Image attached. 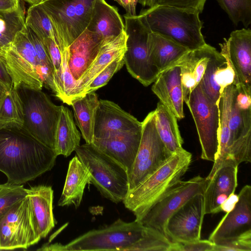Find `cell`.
<instances>
[{
	"label": "cell",
	"mask_w": 251,
	"mask_h": 251,
	"mask_svg": "<svg viewBox=\"0 0 251 251\" xmlns=\"http://www.w3.org/2000/svg\"><path fill=\"white\" fill-rule=\"evenodd\" d=\"M57 156L23 125L0 122V171L7 182L22 184L34 180L51 170Z\"/></svg>",
	"instance_id": "obj_1"
},
{
	"label": "cell",
	"mask_w": 251,
	"mask_h": 251,
	"mask_svg": "<svg viewBox=\"0 0 251 251\" xmlns=\"http://www.w3.org/2000/svg\"><path fill=\"white\" fill-rule=\"evenodd\" d=\"M192 154L184 150L173 153L157 170L136 188L129 190L123 202L140 222L149 210L174 188L188 169Z\"/></svg>",
	"instance_id": "obj_2"
},
{
	"label": "cell",
	"mask_w": 251,
	"mask_h": 251,
	"mask_svg": "<svg viewBox=\"0 0 251 251\" xmlns=\"http://www.w3.org/2000/svg\"><path fill=\"white\" fill-rule=\"evenodd\" d=\"M200 14L193 9L156 4L142 9L139 16L151 32L192 50L206 44Z\"/></svg>",
	"instance_id": "obj_3"
},
{
	"label": "cell",
	"mask_w": 251,
	"mask_h": 251,
	"mask_svg": "<svg viewBox=\"0 0 251 251\" xmlns=\"http://www.w3.org/2000/svg\"><path fill=\"white\" fill-rule=\"evenodd\" d=\"M148 229L141 222L135 220L126 222L118 219L111 225L90 230L65 245L47 244L37 250L135 251L138 243L145 236Z\"/></svg>",
	"instance_id": "obj_4"
},
{
	"label": "cell",
	"mask_w": 251,
	"mask_h": 251,
	"mask_svg": "<svg viewBox=\"0 0 251 251\" xmlns=\"http://www.w3.org/2000/svg\"><path fill=\"white\" fill-rule=\"evenodd\" d=\"M75 151L90 173V182L101 195L116 203L123 201L129 191L126 170L93 143L80 145Z\"/></svg>",
	"instance_id": "obj_5"
},
{
	"label": "cell",
	"mask_w": 251,
	"mask_h": 251,
	"mask_svg": "<svg viewBox=\"0 0 251 251\" xmlns=\"http://www.w3.org/2000/svg\"><path fill=\"white\" fill-rule=\"evenodd\" d=\"M24 110V126L36 139L54 150L61 105L54 104L41 90L20 85L17 89Z\"/></svg>",
	"instance_id": "obj_6"
},
{
	"label": "cell",
	"mask_w": 251,
	"mask_h": 251,
	"mask_svg": "<svg viewBox=\"0 0 251 251\" xmlns=\"http://www.w3.org/2000/svg\"><path fill=\"white\" fill-rule=\"evenodd\" d=\"M97 0H45L40 4L59 40L62 54L87 28Z\"/></svg>",
	"instance_id": "obj_7"
},
{
	"label": "cell",
	"mask_w": 251,
	"mask_h": 251,
	"mask_svg": "<svg viewBox=\"0 0 251 251\" xmlns=\"http://www.w3.org/2000/svg\"><path fill=\"white\" fill-rule=\"evenodd\" d=\"M25 28L17 33L12 44L1 50L0 60L12 78L13 88L23 85L42 90L41 66Z\"/></svg>",
	"instance_id": "obj_8"
},
{
	"label": "cell",
	"mask_w": 251,
	"mask_h": 251,
	"mask_svg": "<svg viewBox=\"0 0 251 251\" xmlns=\"http://www.w3.org/2000/svg\"><path fill=\"white\" fill-rule=\"evenodd\" d=\"M127 35L125 65L131 75L145 86L154 82L160 72L151 62L148 52L150 30L138 15H124Z\"/></svg>",
	"instance_id": "obj_9"
},
{
	"label": "cell",
	"mask_w": 251,
	"mask_h": 251,
	"mask_svg": "<svg viewBox=\"0 0 251 251\" xmlns=\"http://www.w3.org/2000/svg\"><path fill=\"white\" fill-rule=\"evenodd\" d=\"M184 102L195 123L201 146V158L214 162L219 149V110L203 92L200 83L186 97Z\"/></svg>",
	"instance_id": "obj_10"
},
{
	"label": "cell",
	"mask_w": 251,
	"mask_h": 251,
	"mask_svg": "<svg viewBox=\"0 0 251 251\" xmlns=\"http://www.w3.org/2000/svg\"><path fill=\"white\" fill-rule=\"evenodd\" d=\"M142 124L139 147L128 176L129 191L140 184L173 154L167 149L158 135L154 110L147 115Z\"/></svg>",
	"instance_id": "obj_11"
},
{
	"label": "cell",
	"mask_w": 251,
	"mask_h": 251,
	"mask_svg": "<svg viewBox=\"0 0 251 251\" xmlns=\"http://www.w3.org/2000/svg\"><path fill=\"white\" fill-rule=\"evenodd\" d=\"M209 181L206 177L200 176L187 181H180L149 210L141 223L169 239L166 226L169 218L194 196L203 194Z\"/></svg>",
	"instance_id": "obj_12"
},
{
	"label": "cell",
	"mask_w": 251,
	"mask_h": 251,
	"mask_svg": "<svg viewBox=\"0 0 251 251\" xmlns=\"http://www.w3.org/2000/svg\"><path fill=\"white\" fill-rule=\"evenodd\" d=\"M39 241L31 224L27 195L0 218V250L26 249Z\"/></svg>",
	"instance_id": "obj_13"
},
{
	"label": "cell",
	"mask_w": 251,
	"mask_h": 251,
	"mask_svg": "<svg viewBox=\"0 0 251 251\" xmlns=\"http://www.w3.org/2000/svg\"><path fill=\"white\" fill-rule=\"evenodd\" d=\"M224 39L219 44L220 53L234 71L233 84L237 90L251 95V30H234L227 39Z\"/></svg>",
	"instance_id": "obj_14"
},
{
	"label": "cell",
	"mask_w": 251,
	"mask_h": 251,
	"mask_svg": "<svg viewBox=\"0 0 251 251\" xmlns=\"http://www.w3.org/2000/svg\"><path fill=\"white\" fill-rule=\"evenodd\" d=\"M205 215L203 194L197 195L168 220L166 229L169 239L179 243L200 239Z\"/></svg>",
	"instance_id": "obj_15"
},
{
	"label": "cell",
	"mask_w": 251,
	"mask_h": 251,
	"mask_svg": "<svg viewBox=\"0 0 251 251\" xmlns=\"http://www.w3.org/2000/svg\"><path fill=\"white\" fill-rule=\"evenodd\" d=\"M234 207L222 218L209 239L215 245L251 230V187L241 190Z\"/></svg>",
	"instance_id": "obj_16"
},
{
	"label": "cell",
	"mask_w": 251,
	"mask_h": 251,
	"mask_svg": "<svg viewBox=\"0 0 251 251\" xmlns=\"http://www.w3.org/2000/svg\"><path fill=\"white\" fill-rule=\"evenodd\" d=\"M142 122L115 102L99 100L96 111L94 139H104L120 131L141 130Z\"/></svg>",
	"instance_id": "obj_17"
},
{
	"label": "cell",
	"mask_w": 251,
	"mask_h": 251,
	"mask_svg": "<svg viewBox=\"0 0 251 251\" xmlns=\"http://www.w3.org/2000/svg\"><path fill=\"white\" fill-rule=\"evenodd\" d=\"M30 220L40 241L46 238L54 227L53 213V191L51 186L39 185L27 189Z\"/></svg>",
	"instance_id": "obj_18"
},
{
	"label": "cell",
	"mask_w": 251,
	"mask_h": 251,
	"mask_svg": "<svg viewBox=\"0 0 251 251\" xmlns=\"http://www.w3.org/2000/svg\"><path fill=\"white\" fill-rule=\"evenodd\" d=\"M142 135V129L120 131L108 138L94 139L93 143L119 163L130 174L135 159Z\"/></svg>",
	"instance_id": "obj_19"
},
{
	"label": "cell",
	"mask_w": 251,
	"mask_h": 251,
	"mask_svg": "<svg viewBox=\"0 0 251 251\" xmlns=\"http://www.w3.org/2000/svg\"><path fill=\"white\" fill-rule=\"evenodd\" d=\"M160 102L177 118L184 117V97L182 92L181 71L174 65L163 71L158 75L151 87Z\"/></svg>",
	"instance_id": "obj_20"
},
{
	"label": "cell",
	"mask_w": 251,
	"mask_h": 251,
	"mask_svg": "<svg viewBox=\"0 0 251 251\" xmlns=\"http://www.w3.org/2000/svg\"><path fill=\"white\" fill-rule=\"evenodd\" d=\"M238 165L222 166L209 180L203 194L205 214L221 212V206L237 186Z\"/></svg>",
	"instance_id": "obj_21"
},
{
	"label": "cell",
	"mask_w": 251,
	"mask_h": 251,
	"mask_svg": "<svg viewBox=\"0 0 251 251\" xmlns=\"http://www.w3.org/2000/svg\"><path fill=\"white\" fill-rule=\"evenodd\" d=\"M127 35L125 30L119 35L103 40L100 50L91 65L76 81L77 97L84 91L92 80L114 60L123 57L126 50Z\"/></svg>",
	"instance_id": "obj_22"
},
{
	"label": "cell",
	"mask_w": 251,
	"mask_h": 251,
	"mask_svg": "<svg viewBox=\"0 0 251 251\" xmlns=\"http://www.w3.org/2000/svg\"><path fill=\"white\" fill-rule=\"evenodd\" d=\"M234 81V73L230 64L216 50L208 62L200 82L203 92L218 104L222 91Z\"/></svg>",
	"instance_id": "obj_23"
},
{
	"label": "cell",
	"mask_w": 251,
	"mask_h": 251,
	"mask_svg": "<svg viewBox=\"0 0 251 251\" xmlns=\"http://www.w3.org/2000/svg\"><path fill=\"white\" fill-rule=\"evenodd\" d=\"M216 50L206 44L200 49L189 50L174 64L180 69L184 100L200 82L208 62Z\"/></svg>",
	"instance_id": "obj_24"
},
{
	"label": "cell",
	"mask_w": 251,
	"mask_h": 251,
	"mask_svg": "<svg viewBox=\"0 0 251 251\" xmlns=\"http://www.w3.org/2000/svg\"><path fill=\"white\" fill-rule=\"evenodd\" d=\"M104 39L87 28L69 47V67L78 80L98 54Z\"/></svg>",
	"instance_id": "obj_25"
},
{
	"label": "cell",
	"mask_w": 251,
	"mask_h": 251,
	"mask_svg": "<svg viewBox=\"0 0 251 251\" xmlns=\"http://www.w3.org/2000/svg\"><path fill=\"white\" fill-rule=\"evenodd\" d=\"M237 91L232 83L222 91L218 102L220 117L219 149L213 166L206 179L210 180L216 172L228 161L229 149L231 146L229 119L231 104Z\"/></svg>",
	"instance_id": "obj_26"
},
{
	"label": "cell",
	"mask_w": 251,
	"mask_h": 251,
	"mask_svg": "<svg viewBox=\"0 0 251 251\" xmlns=\"http://www.w3.org/2000/svg\"><path fill=\"white\" fill-rule=\"evenodd\" d=\"M90 173L75 155L70 161L63 191L58 202L60 206L80 205L86 185L90 183Z\"/></svg>",
	"instance_id": "obj_27"
},
{
	"label": "cell",
	"mask_w": 251,
	"mask_h": 251,
	"mask_svg": "<svg viewBox=\"0 0 251 251\" xmlns=\"http://www.w3.org/2000/svg\"><path fill=\"white\" fill-rule=\"evenodd\" d=\"M125 24L117 8L105 0H97L87 29L104 39L119 35Z\"/></svg>",
	"instance_id": "obj_28"
},
{
	"label": "cell",
	"mask_w": 251,
	"mask_h": 251,
	"mask_svg": "<svg viewBox=\"0 0 251 251\" xmlns=\"http://www.w3.org/2000/svg\"><path fill=\"white\" fill-rule=\"evenodd\" d=\"M188 51L186 48L159 34L151 32L149 34V58L160 73L173 65Z\"/></svg>",
	"instance_id": "obj_29"
},
{
	"label": "cell",
	"mask_w": 251,
	"mask_h": 251,
	"mask_svg": "<svg viewBox=\"0 0 251 251\" xmlns=\"http://www.w3.org/2000/svg\"><path fill=\"white\" fill-rule=\"evenodd\" d=\"M154 111L156 128L167 149L172 154L183 151L177 118L160 101Z\"/></svg>",
	"instance_id": "obj_30"
},
{
	"label": "cell",
	"mask_w": 251,
	"mask_h": 251,
	"mask_svg": "<svg viewBox=\"0 0 251 251\" xmlns=\"http://www.w3.org/2000/svg\"><path fill=\"white\" fill-rule=\"evenodd\" d=\"M99 100L95 92L85 94L72 100L76 124L86 143H93L96 111Z\"/></svg>",
	"instance_id": "obj_31"
},
{
	"label": "cell",
	"mask_w": 251,
	"mask_h": 251,
	"mask_svg": "<svg viewBox=\"0 0 251 251\" xmlns=\"http://www.w3.org/2000/svg\"><path fill=\"white\" fill-rule=\"evenodd\" d=\"M80 134L71 110L61 105L55 135L54 151L57 155L68 157L80 146Z\"/></svg>",
	"instance_id": "obj_32"
},
{
	"label": "cell",
	"mask_w": 251,
	"mask_h": 251,
	"mask_svg": "<svg viewBox=\"0 0 251 251\" xmlns=\"http://www.w3.org/2000/svg\"><path fill=\"white\" fill-rule=\"evenodd\" d=\"M69 48L62 54V59L58 71L53 75V93L64 103L70 105L74 99L78 98L76 80L69 67Z\"/></svg>",
	"instance_id": "obj_33"
},
{
	"label": "cell",
	"mask_w": 251,
	"mask_h": 251,
	"mask_svg": "<svg viewBox=\"0 0 251 251\" xmlns=\"http://www.w3.org/2000/svg\"><path fill=\"white\" fill-rule=\"evenodd\" d=\"M25 23L26 25L33 30L41 40L46 38H50L54 41L61 52L60 42L51 21L40 4H33L29 7Z\"/></svg>",
	"instance_id": "obj_34"
},
{
	"label": "cell",
	"mask_w": 251,
	"mask_h": 251,
	"mask_svg": "<svg viewBox=\"0 0 251 251\" xmlns=\"http://www.w3.org/2000/svg\"><path fill=\"white\" fill-rule=\"evenodd\" d=\"M24 110L21 99L15 88L8 91L0 107V122L24 124Z\"/></svg>",
	"instance_id": "obj_35"
},
{
	"label": "cell",
	"mask_w": 251,
	"mask_h": 251,
	"mask_svg": "<svg viewBox=\"0 0 251 251\" xmlns=\"http://www.w3.org/2000/svg\"><path fill=\"white\" fill-rule=\"evenodd\" d=\"M251 162V122H249L246 125L242 134L231 145L226 164L239 165L242 162Z\"/></svg>",
	"instance_id": "obj_36"
},
{
	"label": "cell",
	"mask_w": 251,
	"mask_h": 251,
	"mask_svg": "<svg viewBox=\"0 0 251 251\" xmlns=\"http://www.w3.org/2000/svg\"><path fill=\"white\" fill-rule=\"evenodd\" d=\"M236 25L241 22L246 28L251 24V0H216Z\"/></svg>",
	"instance_id": "obj_37"
},
{
	"label": "cell",
	"mask_w": 251,
	"mask_h": 251,
	"mask_svg": "<svg viewBox=\"0 0 251 251\" xmlns=\"http://www.w3.org/2000/svg\"><path fill=\"white\" fill-rule=\"evenodd\" d=\"M27 195V189L23 184L7 182L0 184V218L15 203Z\"/></svg>",
	"instance_id": "obj_38"
},
{
	"label": "cell",
	"mask_w": 251,
	"mask_h": 251,
	"mask_svg": "<svg viewBox=\"0 0 251 251\" xmlns=\"http://www.w3.org/2000/svg\"><path fill=\"white\" fill-rule=\"evenodd\" d=\"M123 57L118 58L113 61L98 75L85 89L84 94L95 92L105 85L113 75L125 65Z\"/></svg>",
	"instance_id": "obj_39"
},
{
	"label": "cell",
	"mask_w": 251,
	"mask_h": 251,
	"mask_svg": "<svg viewBox=\"0 0 251 251\" xmlns=\"http://www.w3.org/2000/svg\"><path fill=\"white\" fill-rule=\"evenodd\" d=\"M251 251V230L215 245L214 251Z\"/></svg>",
	"instance_id": "obj_40"
},
{
	"label": "cell",
	"mask_w": 251,
	"mask_h": 251,
	"mask_svg": "<svg viewBox=\"0 0 251 251\" xmlns=\"http://www.w3.org/2000/svg\"><path fill=\"white\" fill-rule=\"evenodd\" d=\"M214 247L209 240L200 239L186 243L172 242L171 251H214Z\"/></svg>",
	"instance_id": "obj_41"
},
{
	"label": "cell",
	"mask_w": 251,
	"mask_h": 251,
	"mask_svg": "<svg viewBox=\"0 0 251 251\" xmlns=\"http://www.w3.org/2000/svg\"><path fill=\"white\" fill-rule=\"evenodd\" d=\"M25 28V20L13 24L0 30V52L1 50L13 42L18 32Z\"/></svg>",
	"instance_id": "obj_42"
},
{
	"label": "cell",
	"mask_w": 251,
	"mask_h": 251,
	"mask_svg": "<svg viewBox=\"0 0 251 251\" xmlns=\"http://www.w3.org/2000/svg\"><path fill=\"white\" fill-rule=\"evenodd\" d=\"M206 0H157V4L197 10L201 13Z\"/></svg>",
	"instance_id": "obj_43"
},
{
	"label": "cell",
	"mask_w": 251,
	"mask_h": 251,
	"mask_svg": "<svg viewBox=\"0 0 251 251\" xmlns=\"http://www.w3.org/2000/svg\"><path fill=\"white\" fill-rule=\"evenodd\" d=\"M41 41L52 63L54 74L58 71L61 64L62 59V53L58 45L52 39L50 38H46Z\"/></svg>",
	"instance_id": "obj_44"
},
{
	"label": "cell",
	"mask_w": 251,
	"mask_h": 251,
	"mask_svg": "<svg viewBox=\"0 0 251 251\" xmlns=\"http://www.w3.org/2000/svg\"><path fill=\"white\" fill-rule=\"evenodd\" d=\"M236 102L239 108L243 111L251 109V95L237 90Z\"/></svg>",
	"instance_id": "obj_45"
},
{
	"label": "cell",
	"mask_w": 251,
	"mask_h": 251,
	"mask_svg": "<svg viewBox=\"0 0 251 251\" xmlns=\"http://www.w3.org/2000/svg\"><path fill=\"white\" fill-rule=\"evenodd\" d=\"M0 83L9 91L13 88V81L5 65L0 60Z\"/></svg>",
	"instance_id": "obj_46"
},
{
	"label": "cell",
	"mask_w": 251,
	"mask_h": 251,
	"mask_svg": "<svg viewBox=\"0 0 251 251\" xmlns=\"http://www.w3.org/2000/svg\"><path fill=\"white\" fill-rule=\"evenodd\" d=\"M238 200V196L235 193L231 194L222 204L221 210L226 213L231 210Z\"/></svg>",
	"instance_id": "obj_47"
},
{
	"label": "cell",
	"mask_w": 251,
	"mask_h": 251,
	"mask_svg": "<svg viewBox=\"0 0 251 251\" xmlns=\"http://www.w3.org/2000/svg\"><path fill=\"white\" fill-rule=\"evenodd\" d=\"M20 5V0H0V11H13L16 10Z\"/></svg>",
	"instance_id": "obj_48"
},
{
	"label": "cell",
	"mask_w": 251,
	"mask_h": 251,
	"mask_svg": "<svg viewBox=\"0 0 251 251\" xmlns=\"http://www.w3.org/2000/svg\"><path fill=\"white\" fill-rule=\"evenodd\" d=\"M121 5L126 10V14L130 16L136 15V4L133 0H114Z\"/></svg>",
	"instance_id": "obj_49"
},
{
	"label": "cell",
	"mask_w": 251,
	"mask_h": 251,
	"mask_svg": "<svg viewBox=\"0 0 251 251\" xmlns=\"http://www.w3.org/2000/svg\"><path fill=\"white\" fill-rule=\"evenodd\" d=\"M138 2L143 6L151 7L156 4L157 0H138Z\"/></svg>",
	"instance_id": "obj_50"
},
{
	"label": "cell",
	"mask_w": 251,
	"mask_h": 251,
	"mask_svg": "<svg viewBox=\"0 0 251 251\" xmlns=\"http://www.w3.org/2000/svg\"><path fill=\"white\" fill-rule=\"evenodd\" d=\"M8 91L5 87L0 83V107Z\"/></svg>",
	"instance_id": "obj_51"
},
{
	"label": "cell",
	"mask_w": 251,
	"mask_h": 251,
	"mask_svg": "<svg viewBox=\"0 0 251 251\" xmlns=\"http://www.w3.org/2000/svg\"><path fill=\"white\" fill-rule=\"evenodd\" d=\"M26 2L29 3V4H31V5L33 4H38L41 3L42 1H43L44 0H24Z\"/></svg>",
	"instance_id": "obj_52"
},
{
	"label": "cell",
	"mask_w": 251,
	"mask_h": 251,
	"mask_svg": "<svg viewBox=\"0 0 251 251\" xmlns=\"http://www.w3.org/2000/svg\"><path fill=\"white\" fill-rule=\"evenodd\" d=\"M133 1L134 2V3L137 5L138 0H133Z\"/></svg>",
	"instance_id": "obj_53"
},
{
	"label": "cell",
	"mask_w": 251,
	"mask_h": 251,
	"mask_svg": "<svg viewBox=\"0 0 251 251\" xmlns=\"http://www.w3.org/2000/svg\"><path fill=\"white\" fill-rule=\"evenodd\" d=\"M3 11H0V16L2 15Z\"/></svg>",
	"instance_id": "obj_54"
},
{
	"label": "cell",
	"mask_w": 251,
	"mask_h": 251,
	"mask_svg": "<svg viewBox=\"0 0 251 251\" xmlns=\"http://www.w3.org/2000/svg\"></svg>",
	"instance_id": "obj_55"
}]
</instances>
